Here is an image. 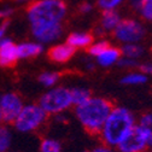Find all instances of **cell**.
<instances>
[{"label": "cell", "mask_w": 152, "mask_h": 152, "mask_svg": "<svg viewBox=\"0 0 152 152\" xmlns=\"http://www.w3.org/2000/svg\"><path fill=\"white\" fill-rule=\"evenodd\" d=\"M135 116L129 109L123 106H113L99 133L100 141L104 145L117 147L124 137L135 127Z\"/></svg>", "instance_id": "obj_1"}, {"label": "cell", "mask_w": 152, "mask_h": 152, "mask_svg": "<svg viewBox=\"0 0 152 152\" xmlns=\"http://www.w3.org/2000/svg\"><path fill=\"white\" fill-rule=\"evenodd\" d=\"M112 109V103L106 98L92 97L86 103L75 106V116L88 133L99 135Z\"/></svg>", "instance_id": "obj_2"}, {"label": "cell", "mask_w": 152, "mask_h": 152, "mask_svg": "<svg viewBox=\"0 0 152 152\" xmlns=\"http://www.w3.org/2000/svg\"><path fill=\"white\" fill-rule=\"evenodd\" d=\"M68 7L63 0H34L27 9L30 26L62 23L66 16Z\"/></svg>", "instance_id": "obj_3"}, {"label": "cell", "mask_w": 152, "mask_h": 152, "mask_svg": "<svg viewBox=\"0 0 152 152\" xmlns=\"http://www.w3.org/2000/svg\"><path fill=\"white\" fill-rule=\"evenodd\" d=\"M37 104L46 111L48 116L50 115L58 116L61 113L65 112L66 110H69L71 106H74L71 91L70 88L63 86H56L48 88L39 98Z\"/></svg>", "instance_id": "obj_4"}, {"label": "cell", "mask_w": 152, "mask_h": 152, "mask_svg": "<svg viewBox=\"0 0 152 152\" xmlns=\"http://www.w3.org/2000/svg\"><path fill=\"white\" fill-rule=\"evenodd\" d=\"M48 115L39 104H24L22 111L12 123L16 132L28 134L39 130L46 122Z\"/></svg>", "instance_id": "obj_5"}, {"label": "cell", "mask_w": 152, "mask_h": 152, "mask_svg": "<svg viewBox=\"0 0 152 152\" xmlns=\"http://www.w3.org/2000/svg\"><path fill=\"white\" fill-rule=\"evenodd\" d=\"M115 39L122 45L126 44H139L145 37V27L133 18H123L112 31Z\"/></svg>", "instance_id": "obj_6"}, {"label": "cell", "mask_w": 152, "mask_h": 152, "mask_svg": "<svg viewBox=\"0 0 152 152\" xmlns=\"http://www.w3.org/2000/svg\"><path fill=\"white\" fill-rule=\"evenodd\" d=\"M24 106V102L20 94L15 92H5L0 94V110L4 123L12 124Z\"/></svg>", "instance_id": "obj_7"}, {"label": "cell", "mask_w": 152, "mask_h": 152, "mask_svg": "<svg viewBox=\"0 0 152 152\" xmlns=\"http://www.w3.org/2000/svg\"><path fill=\"white\" fill-rule=\"evenodd\" d=\"M116 148L118 152H146L148 144L142 130L135 124Z\"/></svg>", "instance_id": "obj_8"}, {"label": "cell", "mask_w": 152, "mask_h": 152, "mask_svg": "<svg viewBox=\"0 0 152 152\" xmlns=\"http://www.w3.org/2000/svg\"><path fill=\"white\" fill-rule=\"evenodd\" d=\"M34 39L42 45L56 42L63 35L62 23H50V24H33L30 26Z\"/></svg>", "instance_id": "obj_9"}, {"label": "cell", "mask_w": 152, "mask_h": 152, "mask_svg": "<svg viewBox=\"0 0 152 152\" xmlns=\"http://www.w3.org/2000/svg\"><path fill=\"white\" fill-rule=\"evenodd\" d=\"M18 61L20 58H18L17 44H15L10 37L5 36L0 40V66L11 68Z\"/></svg>", "instance_id": "obj_10"}, {"label": "cell", "mask_w": 152, "mask_h": 152, "mask_svg": "<svg viewBox=\"0 0 152 152\" xmlns=\"http://www.w3.org/2000/svg\"><path fill=\"white\" fill-rule=\"evenodd\" d=\"M75 48L70 46L68 42L64 44H57L52 46L48 50V57L54 63H66L72 58V56L75 54Z\"/></svg>", "instance_id": "obj_11"}, {"label": "cell", "mask_w": 152, "mask_h": 152, "mask_svg": "<svg viewBox=\"0 0 152 152\" xmlns=\"http://www.w3.org/2000/svg\"><path fill=\"white\" fill-rule=\"evenodd\" d=\"M17 51L20 59L35 58L44 52V45L37 41H26L17 44Z\"/></svg>", "instance_id": "obj_12"}, {"label": "cell", "mask_w": 152, "mask_h": 152, "mask_svg": "<svg viewBox=\"0 0 152 152\" xmlns=\"http://www.w3.org/2000/svg\"><path fill=\"white\" fill-rule=\"evenodd\" d=\"M122 53L121 50L115 47V46H109L107 48H105L99 56L96 57L97 63L103 66V68H110L112 65H116L118 63V61L121 59Z\"/></svg>", "instance_id": "obj_13"}, {"label": "cell", "mask_w": 152, "mask_h": 152, "mask_svg": "<svg viewBox=\"0 0 152 152\" xmlns=\"http://www.w3.org/2000/svg\"><path fill=\"white\" fill-rule=\"evenodd\" d=\"M66 42L72 46L75 50H83V48H88L92 44H93V36L89 33L86 31H74L71 34L68 35Z\"/></svg>", "instance_id": "obj_14"}, {"label": "cell", "mask_w": 152, "mask_h": 152, "mask_svg": "<svg viewBox=\"0 0 152 152\" xmlns=\"http://www.w3.org/2000/svg\"><path fill=\"white\" fill-rule=\"evenodd\" d=\"M121 21H122L121 15L116 10L103 11V15L100 18V28L104 31H113L117 28Z\"/></svg>", "instance_id": "obj_15"}, {"label": "cell", "mask_w": 152, "mask_h": 152, "mask_svg": "<svg viewBox=\"0 0 152 152\" xmlns=\"http://www.w3.org/2000/svg\"><path fill=\"white\" fill-rule=\"evenodd\" d=\"M137 126L142 130L146 137L148 148H152V112H147L137 121Z\"/></svg>", "instance_id": "obj_16"}, {"label": "cell", "mask_w": 152, "mask_h": 152, "mask_svg": "<svg viewBox=\"0 0 152 152\" xmlns=\"http://www.w3.org/2000/svg\"><path fill=\"white\" fill-rule=\"evenodd\" d=\"M147 81V75L140 70L129 71L121 79V83L124 86H140Z\"/></svg>", "instance_id": "obj_17"}, {"label": "cell", "mask_w": 152, "mask_h": 152, "mask_svg": "<svg viewBox=\"0 0 152 152\" xmlns=\"http://www.w3.org/2000/svg\"><path fill=\"white\" fill-rule=\"evenodd\" d=\"M122 57H127L130 59L139 61L145 53V48L140 44H126L121 46Z\"/></svg>", "instance_id": "obj_18"}, {"label": "cell", "mask_w": 152, "mask_h": 152, "mask_svg": "<svg viewBox=\"0 0 152 152\" xmlns=\"http://www.w3.org/2000/svg\"><path fill=\"white\" fill-rule=\"evenodd\" d=\"M39 82L46 88H52L58 85L61 80V74L57 71H44L39 75Z\"/></svg>", "instance_id": "obj_19"}, {"label": "cell", "mask_w": 152, "mask_h": 152, "mask_svg": "<svg viewBox=\"0 0 152 152\" xmlns=\"http://www.w3.org/2000/svg\"><path fill=\"white\" fill-rule=\"evenodd\" d=\"M70 91H71V98H72L74 106H79L92 98V94L87 88L75 87V88H70Z\"/></svg>", "instance_id": "obj_20"}, {"label": "cell", "mask_w": 152, "mask_h": 152, "mask_svg": "<svg viewBox=\"0 0 152 152\" xmlns=\"http://www.w3.org/2000/svg\"><path fill=\"white\" fill-rule=\"evenodd\" d=\"M12 130L4 124H0V152H7L12 145Z\"/></svg>", "instance_id": "obj_21"}, {"label": "cell", "mask_w": 152, "mask_h": 152, "mask_svg": "<svg viewBox=\"0 0 152 152\" xmlns=\"http://www.w3.org/2000/svg\"><path fill=\"white\" fill-rule=\"evenodd\" d=\"M40 152H62V145L53 138H45L41 140Z\"/></svg>", "instance_id": "obj_22"}, {"label": "cell", "mask_w": 152, "mask_h": 152, "mask_svg": "<svg viewBox=\"0 0 152 152\" xmlns=\"http://www.w3.org/2000/svg\"><path fill=\"white\" fill-rule=\"evenodd\" d=\"M110 46V44L105 40H99V41H93V44L87 48L88 50V53L93 57H97L99 56L105 48H107Z\"/></svg>", "instance_id": "obj_23"}, {"label": "cell", "mask_w": 152, "mask_h": 152, "mask_svg": "<svg viewBox=\"0 0 152 152\" xmlns=\"http://www.w3.org/2000/svg\"><path fill=\"white\" fill-rule=\"evenodd\" d=\"M124 0H97L98 7L103 11H112L116 10Z\"/></svg>", "instance_id": "obj_24"}, {"label": "cell", "mask_w": 152, "mask_h": 152, "mask_svg": "<svg viewBox=\"0 0 152 152\" xmlns=\"http://www.w3.org/2000/svg\"><path fill=\"white\" fill-rule=\"evenodd\" d=\"M139 13L145 21L152 22V3L145 1L142 6L139 9Z\"/></svg>", "instance_id": "obj_25"}, {"label": "cell", "mask_w": 152, "mask_h": 152, "mask_svg": "<svg viewBox=\"0 0 152 152\" xmlns=\"http://www.w3.org/2000/svg\"><path fill=\"white\" fill-rule=\"evenodd\" d=\"M117 65L122 66V68H128V69H133V68H139V62L135 59H130L127 57H121V59L118 61Z\"/></svg>", "instance_id": "obj_26"}, {"label": "cell", "mask_w": 152, "mask_h": 152, "mask_svg": "<svg viewBox=\"0 0 152 152\" xmlns=\"http://www.w3.org/2000/svg\"><path fill=\"white\" fill-rule=\"evenodd\" d=\"M91 152H118V151H117L116 147H111V146H107V145L102 144V145L96 146Z\"/></svg>", "instance_id": "obj_27"}, {"label": "cell", "mask_w": 152, "mask_h": 152, "mask_svg": "<svg viewBox=\"0 0 152 152\" xmlns=\"http://www.w3.org/2000/svg\"><path fill=\"white\" fill-rule=\"evenodd\" d=\"M12 13H13V9H11V7L0 10V23L4 22V21H6L9 17H11Z\"/></svg>", "instance_id": "obj_28"}, {"label": "cell", "mask_w": 152, "mask_h": 152, "mask_svg": "<svg viewBox=\"0 0 152 152\" xmlns=\"http://www.w3.org/2000/svg\"><path fill=\"white\" fill-rule=\"evenodd\" d=\"M139 70L142 71L146 75H152V62H147V63H142L139 64Z\"/></svg>", "instance_id": "obj_29"}, {"label": "cell", "mask_w": 152, "mask_h": 152, "mask_svg": "<svg viewBox=\"0 0 152 152\" xmlns=\"http://www.w3.org/2000/svg\"><path fill=\"white\" fill-rule=\"evenodd\" d=\"M7 27H9V21H4L0 23V40L4 39L5 35H6V30H7Z\"/></svg>", "instance_id": "obj_30"}, {"label": "cell", "mask_w": 152, "mask_h": 152, "mask_svg": "<svg viewBox=\"0 0 152 152\" xmlns=\"http://www.w3.org/2000/svg\"><path fill=\"white\" fill-rule=\"evenodd\" d=\"M93 10V5L89 3H83L80 5V12L81 13H89Z\"/></svg>", "instance_id": "obj_31"}, {"label": "cell", "mask_w": 152, "mask_h": 152, "mask_svg": "<svg viewBox=\"0 0 152 152\" xmlns=\"http://www.w3.org/2000/svg\"><path fill=\"white\" fill-rule=\"evenodd\" d=\"M130 5H132V7L133 9H135V10H138L139 11V9L142 6V4L145 3V0H130Z\"/></svg>", "instance_id": "obj_32"}, {"label": "cell", "mask_w": 152, "mask_h": 152, "mask_svg": "<svg viewBox=\"0 0 152 152\" xmlns=\"http://www.w3.org/2000/svg\"><path fill=\"white\" fill-rule=\"evenodd\" d=\"M4 123V118H3V113H1V110H0V124Z\"/></svg>", "instance_id": "obj_33"}, {"label": "cell", "mask_w": 152, "mask_h": 152, "mask_svg": "<svg viewBox=\"0 0 152 152\" xmlns=\"http://www.w3.org/2000/svg\"><path fill=\"white\" fill-rule=\"evenodd\" d=\"M17 1H21V3H27V1H34V0H17Z\"/></svg>", "instance_id": "obj_34"}, {"label": "cell", "mask_w": 152, "mask_h": 152, "mask_svg": "<svg viewBox=\"0 0 152 152\" xmlns=\"http://www.w3.org/2000/svg\"><path fill=\"white\" fill-rule=\"evenodd\" d=\"M145 1H150V3H152V0H145Z\"/></svg>", "instance_id": "obj_35"}, {"label": "cell", "mask_w": 152, "mask_h": 152, "mask_svg": "<svg viewBox=\"0 0 152 152\" xmlns=\"http://www.w3.org/2000/svg\"><path fill=\"white\" fill-rule=\"evenodd\" d=\"M7 152H16V151H11V150H10V151H7Z\"/></svg>", "instance_id": "obj_36"}, {"label": "cell", "mask_w": 152, "mask_h": 152, "mask_svg": "<svg viewBox=\"0 0 152 152\" xmlns=\"http://www.w3.org/2000/svg\"><path fill=\"white\" fill-rule=\"evenodd\" d=\"M85 152H91V151H85Z\"/></svg>", "instance_id": "obj_37"}, {"label": "cell", "mask_w": 152, "mask_h": 152, "mask_svg": "<svg viewBox=\"0 0 152 152\" xmlns=\"http://www.w3.org/2000/svg\"><path fill=\"white\" fill-rule=\"evenodd\" d=\"M151 150H152V148H151ZM151 152H152V151H151Z\"/></svg>", "instance_id": "obj_38"}]
</instances>
